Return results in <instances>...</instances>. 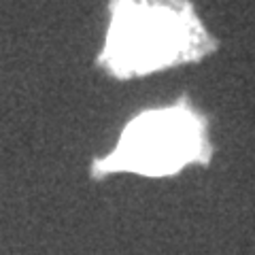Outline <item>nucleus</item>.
I'll return each instance as SVG.
<instances>
[{
  "label": "nucleus",
  "mask_w": 255,
  "mask_h": 255,
  "mask_svg": "<svg viewBox=\"0 0 255 255\" xmlns=\"http://www.w3.org/2000/svg\"><path fill=\"white\" fill-rule=\"evenodd\" d=\"M209 47L185 0H111L100 62L119 79L142 77L200 58Z\"/></svg>",
  "instance_id": "nucleus-1"
},
{
  "label": "nucleus",
  "mask_w": 255,
  "mask_h": 255,
  "mask_svg": "<svg viewBox=\"0 0 255 255\" xmlns=\"http://www.w3.org/2000/svg\"><path fill=\"white\" fill-rule=\"evenodd\" d=\"M206 153L204 124L185 105L145 111L124 128L115 149L94 164L96 174L136 172L166 177L200 162Z\"/></svg>",
  "instance_id": "nucleus-2"
}]
</instances>
